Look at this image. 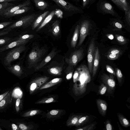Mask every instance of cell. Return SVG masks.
<instances>
[{"label":"cell","instance_id":"obj_41","mask_svg":"<svg viewBox=\"0 0 130 130\" xmlns=\"http://www.w3.org/2000/svg\"><path fill=\"white\" fill-rule=\"evenodd\" d=\"M116 73L118 80H120L122 78L123 75L120 70L118 68L115 69Z\"/></svg>","mask_w":130,"mask_h":130},{"label":"cell","instance_id":"obj_21","mask_svg":"<svg viewBox=\"0 0 130 130\" xmlns=\"http://www.w3.org/2000/svg\"><path fill=\"white\" fill-rule=\"evenodd\" d=\"M55 12L54 10L52 11L44 19L43 22L37 28L36 31L40 30L42 28L46 25L52 19L55 15Z\"/></svg>","mask_w":130,"mask_h":130},{"label":"cell","instance_id":"obj_13","mask_svg":"<svg viewBox=\"0 0 130 130\" xmlns=\"http://www.w3.org/2000/svg\"><path fill=\"white\" fill-rule=\"evenodd\" d=\"M121 19L117 18H110V26L113 28L114 29L120 30L124 27V25Z\"/></svg>","mask_w":130,"mask_h":130},{"label":"cell","instance_id":"obj_52","mask_svg":"<svg viewBox=\"0 0 130 130\" xmlns=\"http://www.w3.org/2000/svg\"><path fill=\"white\" fill-rule=\"evenodd\" d=\"M11 127L12 129L13 130H20L21 129L18 126L14 123L12 124Z\"/></svg>","mask_w":130,"mask_h":130},{"label":"cell","instance_id":"obj_40","mask_svg":"<svg viewBox=\"0 0 130 130\" xmlns=\"http://www.w3.org/2000/svg\"><path fill=\"white\" fill-rule=\"evenodd\" d=\"M124 7L126 10L130 8L129 2L127 0H120Z\"/></svg>","mask_w":130,"mask_h":130},{"label":"cell","instance_id":"obj_17","mask_svg":"<svg viewBox=\"0 0 130 130\" xmlns=\"http://www.w3.org/2000/svg\"><path fill=\"white\" fill-rule=\"evenodd\" d=\"M62 80V79L60 78L53 79L49 82L43 84L39 88V89L42 90L50 88L60 83Z\"/></svg>","mask_w":130,"mask_h":130},{"label":"cell","instance_id":"obj_49","mask_svg":"<svg viewBox=\"0 0 130 130\" xmlns=\"http://www.w3.org/2000/svg\"><path fill=\"white\" fill-rule=\"evenodd\" d=\"M73 71V70L71 71L67 74L66 76V78L67 80H69L71 78L72 76Z\"/></svg>","mask_w":130,"mask_h":130},{"label":"cell","instance_id":"obj_12","mask_svg":"<svg viewBox=\"0 0 130 130\" xmlns=\"http://www.w3.org/2000/svg\"><path fill=\"white\" fill-rule=\"evenodd\" d=\"M57 52L54 49L35 68V71L39 70L49 62L56 54Z\"/></svg>","mask_w":130,"mask_h":130},{"label":"cell","instance_id":"obj_6","mask_svg":"<svg viewBox=\"0 0 130 130\" xmlns=\"http://www.w3.org/2000/svg\"><path fill=\"white\" fill-rule=\"evenodd\" d=\"M65 10L74 13L83 14L84 10L81 7L76 6L63 0H51Z\"/></svg>","mask_w":130,"mask_h":130},{"label":"cell","instance_id":"obj_45","mask_svg":"<svg viewBox=\"0 0 130 130\" xmlns=\"http://www.w3.org/2000/svg\"><path fill=\"white\" fill-rule=\"evenodd\" d=\"M21 101L20 99L18 98L16 100L15 104V108L16 111L18 112L20 109V105Z\"/></svg>","mask_w":130,"mask_h":130},{"label":"cell","instance_id":"obj_4","mask_svg":"<svg viewBox=\"0 0 130 130\" xmlns=\"http://www.w3.org/2000/svg\"><path fill=\"white\" fill-rule=\"evenodd\" d=\"M26 49L25 44L15 47L7 53L5 57L4 63L6 66H9L13 61L18 59L21 54Z\"/></svg>","mask_w":130,"mask_h":130},{"label":"cell","instance_id":"obj_55","mask_svg":"<svg viewBox=\"0 0 130 130\" xmlns=\"http://www.w3.org/2000/svg\"><path fill=\"white\" fill-rule=\"evenodd\" d=\"M17 0H0V3L8 2L11 1H15Z\"/></svg>","mask_w":130,"mask_h":130},{"label":"cell","instance_id":"obj_9","mask_svg":"<svg viewBox=\"0 0 130 130\" xmlns=\"http://www.w3.org/2000/svg\"><path fill=\"white\" fill-rule=\"evenodd\" d=\"M49 78L46 76L39 77L32 80L30 83L29 92L31 94L35 92L49 79Z\"/></svg>","mask_w":130,"mask_h":130},{"label":"cell","instance_id":"obj_5","mask_svg":"<svg viewBox=\"0 0 130 130\" xmlns=\"http://www.w3.org/2000/svg\"><path fill=\"white\" fill-rule=\"evenodd\" d=\"M84 50L82 47L75 50L71 54L69 58H66L65 60L69 64L68 67H75L83 58Z\"/></svg>","mask_w":130,"mask_h":130},{"label":"cell","instance_id":"obj_53","mask_svg":"<svg viewBox=\"0 0 130 130\" xmlns=\"http://www.w3.org/2000/svg\"><path fill=\"white\" fill-rule=\"evenodd\" d=\"M107 87L106 86L103 87L101 91L100 94L102 95L104 94L105 93Z\"/></svg>","mask_w":130,"mask_h":130},{"label":"cell","instance_id":"obj_56","mask_svg":"<svg viewBox=\"0 0 130 130\" xmlns=\"http://www.w3.org/2000/svg\"><path fill=\"white\" fill-rule=\"evenodd\" d=\"M107 37L110 40H112L114 38V37L112 34H108L106 35Z\"/></svg>","mask_w":130,"mask_h":130},{"label":"cell","instance_id":"obj_31","mask_svg":"<svg viewBox=\"0 0 130 130\" xmlns=\"http://www.w3.org/2000/svg\"><path fill=\"white\" fill-rule=\"evenodd\" d=\"M115 36L117 41L120 44L123 45L127 42V39L123 36L118 35Z\"/></svg>","mask_w":130,"mask_h":130},{"label":"cell","instance_id":"obj_37","mask_svg":"<svg viewBox=\"0 0 130 130\" xmlns=\"http://www.w3.org/2000/svg\"><path fill=\"white\" fill-rule=\"evenodd\" d=\"M121 55L113 54H106L105 56L110 60H115L117 59Z\"/></svg>","mask_w":130,"mask_h":130},{"label":"cell","instance_id":"obj_50","mask_svg":"<svg viewBox=\"0 0 130 130\" xmlns=\"http://www.w3.org/2000/svg\"><path fill=\"white\" fill-rule=\"evenodd\" d=\"M9 91H6L4 93L0 95V102L4 98Z\"/></svg>","mask_w":130,"mask_h":130},{"label":"cell","instance_id":"obj_27","mask_svg":"<svg viewBox=\"0 0 130 130\" xmlns=\"http://www.w3.org/2000/svg\"><path fill=\"white\" fill-rule=\"evenodd\" d=\"M17 38L13 39L9 37H5L0 38V46L5 45L13 41L17 40Z\"/></svg>","mask_w":130,"mask_h":130},{"label":"cell","instance_id":"obj_15","mask_svg":"<svg viewBox=\"0 0 130 130\" xmlns=\"http://www.w3.org/2000/svg\"><path fill=\"white\" fill-rule=\"evenodd\" d=\"M49 12L48 11H46L36 18L32 25V29L33 30L40 26Z\"/></svg>","mask_w":130,"mask_h":130},{"label":"cell","instance_id":"obj_8","mask_svg":"<svg viewBox=\"0 0 130 130\" xmlns=\"http://www.w3.org/2000/svg\"><path fill=\"white\" fill-rule=\"evenodd\" d=\"M96 47L94 39L93 38L91 40L89 45L87 55L88 68L90 72L91 73L92 71L93 64L95 57Z\"/></svg>","mask_w":130,"mask_h":130},{"label":"cell","instance_id":"obj_54","mask_svg":"<svg viewBox=\"0 0 130 130\" xmlns=\"http://www.w3.org/2000/svg\"><path fill=\"white\" fill-rule=\"evenodd\" d=\"M112 126L110 123H107L106 125V129L107 130H111Z\"/></svg>","mask_w":130,"mask_h":130},{"label":"cell","instance_id":"obj_29","mask_svg":"<svg viewBox=\"0 0 130 130\" xmlns=\"http://www.w3.org/2000/svg\"><path fill=\"white\" fill-rule=\"evenodd\" d=\"M103 76L107 79V84L109 87L113 88L115 86V82L112 78V75L110 74V76H108L105 75Z\"/></svg>","mask_w":130,"mask_h":130},{"label":"cell","instance_id":"obj_18","mask_svg":"<svg viewBox=\"0 0 130 130\" xmlns=\"http://www.w3.org/2000/svg\"><path fill=\"white\" fill-rule=\"evenodd\" d=\"M7 68L11 72L18 76H20L23 73L21 67L18 64L7 67Z\"/></svg>","mask_w":130,"mask_h":130},{"label":"cell","instance_id":"obj_7","mask_svg":"<svg viewBox=\"0 0 130 130\" xmlns=\"http://www.w3.org/2000/svg\"><path fill=\"white\" fill-rule=\"evenodd\" d=\"M46 51L43 47L37 46L33 48L28 55L29 62L32 64L37 62L45 54Z\"/></svg>","mask_w":130,"mask_h":130},{"label":"cell","instance_id":"obj_47","mask_svg":"<svg viewBox=\"0 0 130 130\" xmlns=\"http://www.w3.org/2000/svg\"><path fill=\"white\" fill-rule=\"evenodd\" d=\"M87 117L85 116L83 117L79 118L76 125L78 126L82 123L84 121L87 119Z\"/></svg>","mask_w":130,"mask_h":130},{"label":"cell","instance_id":"obj_58","mask_svg":"<svg viewBox=\"0 0 130 130\" xmlns=\"http://www.w3.org/2000/svg\"><path fill=\"white\" fill-rule=\"evenodd\" d=\"M75 1L77 2H78L80 1V0H75Z\"/></svg>","mask_w":130,"mask_h":130},{"label":"cell","instance_id":"obj_43","mask_svg":"<svg viewBox=\"0 0 130 130\" xmlns=\"http://www.w3.org/2000/svg\"><path fill=\"white\" fill-rule=\"evenodd\" d=\"M106 70L108 72L114 75H115V72L112 67L108 65H106Z\"/></svg>","mask_w":130,"mask_h":130},{"label":"cell","instance_id":"obj_39","mask_svg":"<svg viewBox=\"0 0 130 130\" xmlns=\"http://www.w3.org/2000/svg\"><path fill=\"white\" fill-rule=\"evenodd\" d=\"M90 0H82L81 8L84 10L89 8Z\"/></svg>","mask_w":130,"mask_h":130},{"label":"cell","instance_id":"obj_38","mask_svg":"<svg viewBox=\"0 0 130 130\" xmlns=\"http://www.w3.org/2000/svg\"><path fill=\"white\" fill-rule=\"evenodd\" d=\"M19 127L22 130H30L33 128V126L32 125H26L23 123H20Z\"/></svg>","mask_w":130,"mask_h":130},{"label":"cell","instance_id":"obj_20","mask_svg":"<svg viewBox=\"0 0 130 130\" xmlns=\"http://www.w3.org/2000/svg\"><path fill=\"white\" fill-rule=\"evenodd\" d=\"M51 31L55 36H58L60 33L59 22L58 20L55 21L52 24Z\"/></svg>","mask_w":130,"mask_h":130},{"label":"cell","instance_id":"obj_22","mask_svg":"<svg viewBox=\"0 0 130 130\" xmlns=\"http://www.w3.org/2000/svg\"><path fill=\"white\" fill-rule=\"evenodd\" d=\"M30 7L27 6L22 7L12 13L6 15L4 17L9 18L27 12L30 9Z\"/></svg>","mask_w":130,"mask_h":130},{"label":"cell","instance_id":"obj_35","mask_svg":"<svg viewBox=\"0 0 130 130\" xmlns=\"http://www.w3.org/2000/svg\"><path fill=\"white\" fill-rule=\"evenodd\" d=\"M34 35H33L26 34L21 36L17 38V40H28L33 38Z\"/></svg>","mask_w":130,"mask_h":130},{"label":"cell","instance_id":"obj_57","mask_svg":"<svg viewBox=\"0 0 130 130\" xmlns=\"http://www.w3.org/2000/svg\"><path fill=\"white\" fill-rule=\"evenodd\" d=\"M96 0H90L89 8L94 3Z\"/></svg>","mask_w":130,"mask_h":130},{"label":"cell","instance_id":"obj_24","mask_svg":"<svg viewBox=\"0 0 130 130\" xmlns=\"http://www.w3.org/2000/svg\"><path fill=\"white\" fill-rule=\"evenodd\" d=\"M36 6L39 9L43 10L48 6L47 3L43 0H33Z\"/></svg>","mask_w":130,"mask_h":130},{"label":"cell","instance_id":"obj_48","mask_svg":"<svg viewBox=\"0 0 130 130\" xmlns=\"http://www.w3.org/2000/svg\"><path fill=\"white\" fill-rule=\"evenodd\" d=\"M121 121L122 124H123L124 126L125 127L128 126L129 123L128 120L125 118H123L121 120Z\"/></svg>","mask_w":130,"mask_h":130},{"label":"cell","instance_id":"obj_59","mask_svg":"<svg viewBox=\"0 0 130 130\" xmlns=\"http://www.w3.org/2000/svg\"><path fill=\"white\" fill-rule=\"evenodd\" d=\"M2 129L1 128V127L0 126V130H2Z\"/></svg>","mask_w":130,"mask_h":130},{"label":"cell","instance_id":"obj_26","mask_svg":"<svg viewBox=\"0 0 130 130\" xmlns=\"http://www.w3.org/2000/svg\"><path fill=\"white\" fill-rule=\"evenodd\" d=\"M79 118V117L77 116L71 117L67 120L66 123L67 125L70 126L76 125Z\"/></svg>","mask_w":130,"mask_h":130},{"label":"cell","instance_id":"obj_1","mask_svg":"<svg viewBox=\"0 0 130 130\" xmlns=\"http://www.w3.org/2000/svg\"><path fill=\"white\" fill-rule=\"evenodd\" d=\"M91 17L88 13L82 14L78 23L79 26V40L77 47L82 44L89 31L93 26V21Z\"/></svg>","mask_w":130,"mask_h":130},{"label":"cell","instance_id":"obj_36","mask_svg":"<svg viewBox=\"0 0 130 130\" xmlns=\"http://www.w3.org/2000/svg\"><path fill=\"white\" fill-rule=\"evenodd\" d=\"M113 54L121 55L122 51L120 49L116 48H112L110 49L106 54Z\"/></svg>","mask_w":130,"mask_h":130},{"label":"cell","instance_id":"obj_28","mask_svg":"<svg viewBox=\"0 0 130 130\" xmlns=\"http://www.w3.org/2000/svg\"><path fill=\"white\" fill-rule=\"evenodd\" d=\"M41 112V110L38 109L31 110L25 112L22 115L23 117H27L34 116L39 114Z\"/></svg>","mask_w":130,"mask_h":130},{"label":"cell","instance_id":"obj_44","mask_svg":"<svg viewBox=\"0 0 130 130\" xmlns=\"http://www.w3.org/2000/svg\"><path fill=\"white\" fill-rule=\"evenodd\" d=\"M99 106L100 109L103 111H105L107 109V106L106 104L103 102H101L99 104Z\"/></svg>","mask_w":130,"mask_h":130},{"label":"cell","instance_id":"obj_30","mask_svg":"<svg viewBox=\"0 0 130 130\" xmlns=\"http://www.w3.org/2000/svg\"><path fill=\"white\" fill-rule=\"evenodd\" d=\"M124 17V21L129 26H130V8L125 10Z\"/></svg>","mask_w":130,"mask_h":130},{"label":"cell","instance_id":"obj_10","mask_svg":"<svg viewBox=\"0 0 130 130\" xmlns=\"http://www.w3.org/2000/svg\"><path fill=\"white\" fill-rule=\"evenodd\" d=\"M30 4V0H27L22 4L17 6L10 7L5 9L0 13V16L4 17L6 15L12 13L22 7L29 5Z\"/></svg>","mask_w":130,"mask_h":130},{"label":"cell","instance_id":"obj_32","mask_svg":"<svg viewBox=\"0 0 130 130\" xmlns=\"http://www.w3.org/2000/svg\"><path fill=\"white\" fill-rule=\"evenodd\" d=\"M15 4L8 2L0 3V13L10 7L15 6Z\"/></svg>","mask_w":130,"mask_h":130},{"label":"cell","instance_id":"obj_2","mask_svg":"<svg viewBox=\"0 0 130 130\" xmlns=\"http://www.w3.org/2000/svg\"><path fill=\"white\" fill-rule=\"evenodd\" d=\"M96 10L98 13L103 15L109 14L114 17L121 19V17L108 0H99L96 4Z\"/></svg>","mask_w":130,"mask_h":130},{"label":"cell","instance_id":"obj_46","mask_svg":"<svg viewBox=\"0 0 130 130\" xmlns=\"http://www.w3.org/2000/svg\"><path fill=\"white\" fill-rule=\"evenodd\" d=\"M79 72L77 69L75 71L73 75V81L74 83H75L77 80L79 76Z\"/></svg>","mask_w":130,"mask_h":130},{"label":"cell","instance_id":"obj_25","mask_svg":"<svg viewBox=\"0 0 130 130\" xmlns=\"http://www.w3.org/2000/svg\"><path fill=\"white\" fill-rule=\"evenodd\" d=\"M62 71L61 67H57L51 68L48 70V71L50 74L56 75H61Z\"/></svg>","mask_w":130,"mask_h":130},{"label":"cell","instance_id":"obj_42","mask_svg":"<svg viewBox=\"0 0 130 130\" xmlns=\"http://www.w3.org/2000/svg\"><path fill=\"white\" fill-rule=\"evenodd\" d=\"M12 22H5L0 23V29L7 27L11 24Z\"/></svg>","mask_w":130,"mask_h":130},{"label":"cell","instance_id":"obj_60","mask_svg":"<svg viewBox=\"0 0 130 130\" xmlns=\"http://www.w3.org/2000/svg\"><path fill=\"white\" fill-rule=\"evenodd\" d=\"M128 1V0H127ZM129 1L130 0H129Z\"/></svg>","mask_w":130,"mask_h":130},{"label":"cell","instance_id":"obj_51","mask_svg":"<svg viewBox=\"0 0 130 130\" xmlns=\"http://www.w3.org/2000/svg\"><path fill=\"white\" fill-rule=\"evenodd\" d=\"M10 31L9 30H3L2 31H0V36L8 34Z\"/></svg>","mask_w":130,"mask_h":130},{"label":"cell","instance_id":"obj_23","mask_svg":"<svg viewBox=\"0 0 130 130\" xmlns=\"http://www.w3.org/2000/svg\"><path fill=\"white\" fill-rule=\"evenodd\" d=\"M62 112V110L60 109L53 110L46 114V116L49 118L57 117L60 116Z\"/></svg>","mask_w":130,"mask_h":130},{"label":"cell","instance_id":"obj_33","mask_svg":"<svg viewBox=\"0 0 130 130\" xmlns=\"http://www.w3.org/2000/svg\"><path fill=\"white\" fill-rule=\"evenodd\" d=\"M119 8V9L123 11L126 10L124 6L121 3L120 0H110Z\"/></svg>","mask_w":130,"mask_h":130},{"label":"cell","instance_id":"obj_34","mask_svg":"<svg viewBox=\"0 0 130 130\" xmlns=\"http://www.w3.org/2000/svg\"><path fill=\"white\" fill-rule=\"evenodd\" d=\"M55 100L53 98H45L37 102V104L49 103L51 102H55Z\"/></svg>","mask_w":130,"mask_h":130},{"label":"cell","instance_id":"obj_19","mask_svg":"<svg viewBox=\"0 0 130 130\" xmlns=\"http://www.w3.org/2000/svg\"><path fill=\"white\" fill-rule=\"evenodd\" d=\"M79 26L78 23L75 27L73 36L71 41V46L73 48H74L75 47L77 44L79 34Z\"/></svg>","mask_w":130,"mask_h":130},{"label":"cell","instance_id":"obj_11","mask_svg":"<svg viewBox=\"0 0 130 130\" xmlns=\"http://www.w3.org/2000/svg\"><path fill=\"white\" fill-rule=\"evenodd\" d=\"M28 40H17L15 41L4 45L0 48V52H2L8 49L15 47L18 46L22 45L25 44L27 43Z\"/></svg>","mask_w":130,"mask_h":130},{"label":"cell","instance_id":"obj_3","mask_svg":"<svg viewBox=\"0 0 130 130\" xmlns=\"http://www.w3.org/2000/svg\"><path fill=\"white\" fill-rule=\"evenodd\" d=\"M37 15L33 14L23 17L18 21L4 29L3 30L10 31L12 29L18 27L26 28L31 24L37 17Z\"/></svg>","mask_w":130,"mask_h":130},{"label":"cell","instance_id":"obj_16","mask_svg":"<svg viewBox=\"0 0 130 130\" xmlns=\"http://www.w3.org/2000/svg\"><path fill=\"white\" fill-rule=\"evenodd\" d=\"M11 92L9 91L4 98L0 102V110L3 109L12 102Z\"/></svg>","mask_w":130,"mask_h":130},{"label":"cell","instance_id":"obj_14","mask_svg":"<svg viewBox=\"0 0 130 130\" xmlns=\"http://www.w3.org/2000/svg\"><path fill=\"white\" fill-rule=\"evenodd\" d=\"M100 55L98 47H96L95 57L93 61V76H94L96 73L98 68L99 63Z\"/></svg>","mask_w":130,"mask_h":130}]
</instances>
